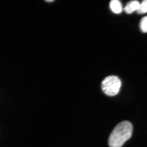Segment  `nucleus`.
<instances>
[{"label":"nucleus","instance_id":"7","mask_svg":"<svg viewBox=\"0 0 147 147\" xmlns=\"http://www.w3.org/2000/svg\"><path fill=\"white\" fill-rule=\"evenodd\" d=\"M53 1H47V2H53Z\"/></svg>","mask_w":147,"mask_h":147},{"label":"nucleus","instance_id":"4","mask_svg":"<svg viewBox=\"0 0 147 147\" xmlns=\"http://www.w3.org/2000/svg\"><path fill=\"white\" fill-rule=\"evenodd\" d=\"M110 8L114 13H119L122 10L121 4L118 0H113L110 2Z\"/></svg>","mask_w":147,"mask_h":147},{"label":"nucleus","instance_id":"6","mask_svg":"<svg viewBox=\"0 0 147 147\" xmlns=\"http://www.w3.org/2000/svg\"><path fill=\"white\" fill-rule=\"evenodd\" d=\"M140 27L143 32H147V16L142 18L140 22Z\"/></svg>","mask_w":147,"mask_h":147},{"label":"nucleus","instance_id":"1","mask_svg":"<svg viewBox=\"0 0 147 147\" xmlns=\"http://www.w3.org/2000/svg\"><path fill=\"white\" fill-rule=\"evenodd\" d=\"M133 126L128 121L120 123L113 129L109 136L108 144L110 147H121L131 138Z\"/></svg>","mask_w":147,"mask_h":147},{"label":"nucleus","instance_id":"2","mask_svg":"<svg viewBox=\"0 0 147 147\" xmlns=\"http://www.w3.org/2000/svg\"><path fill=\"white\" fill-rule=\"evenodd\" d=\"M121 82L119 77L116 76H110L106 77L101 83V89L106 95L113 96L119 92Z\"/></svg>","mask_w":147,"mask_h":147},{"label":"nucleus","instance_id":"5","mask_svg":"<svg viewBox=\"0 0 147 147\" xmlns=\"http://www.w3.org/2000/svg\"><path fill=\"white\" fill-rule=\"evenodd\" d=\"M137 11L139 14H143L147 12V0H144L140 3L139 9Z\"/></svg>","mask_w":147,"mask_h":147},{"label":"nucleus","instance_id":"3","mask_svg":"<svg viewBox=\"0 0 147 147\" xmlns=\"http://www.w3.org/2000/svg\"><path fill=\"white\" fill-rule=\"evenodd\" d=\"M140 5V3L138 1H131L127 3L124 10L126 13H132L133 11H137L139 9Z\"/></svg>","mask_w":147,"mask_h":147}]
</instances>
